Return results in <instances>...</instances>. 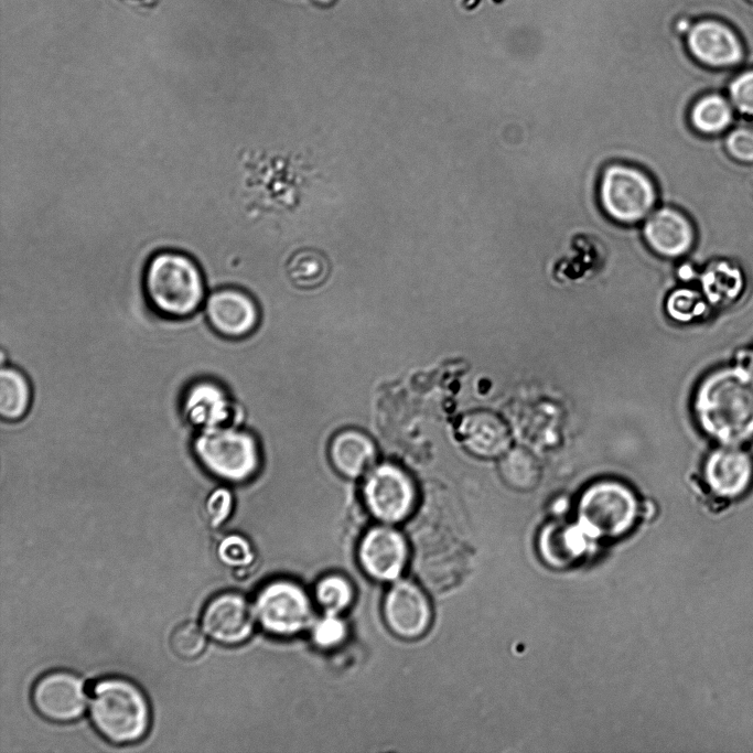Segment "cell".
I'll return each mask as SVG.
<instances>
[{"mask_svg":"<svg viewBox=\"0 0 753 753\" xmlns=\"http://www.w3.org/2000/svg\"><path fill=\"white\" fill-rule=\"evenodd\" d=\"M693 411L700 429L718 444L740 445L753 439V369L741 364L720 367L700 381Z\"/></svg>","mask_w":753,"mask_h":753,"instance_id":"cell-1","label":"cell"},{"mask_svg":"<svg viewBox=\"0 0 753 753\" xmlns=\"http://www.w3.org/2000/svg\"><path fill=\"white\" fill-rule=\"evenodd\" d=\"M142 288L151 309L170 320L194 315L206 299L204 276L189 255L160 250L148 260Z\"/></svg>","mask_w":753,"mask_h":753,"instance_id":"cell-2","label":"cell"},{"mask_svg":"<svg viewBox=\"0 0 753 753\" xmlns=\"http://www.w3.org/2000/svg\"><path fill=\"white\" fill-rule=\"evenodd\" d=\"M88 713L99 735L116 745L139 742L151 725V707L144 691L135 681L119 676L94 684Z\"/></svg>","mask_w":753,"mask_h":753,"instance_id":"cell-3","label":"cell"},{"mask_svg":"<svg viewBox=\"0 0 753 753\" xmlns=\"http://www.w3.org/2000/svg\"><path fill=\"white\" fill-rule=\"evenodd\" d=\"M599 204L622 225H639L659 202L657 184L644 168L625 161L606 163L598 182Z\"/></svg>","mask_w":753,"mask_h":753,"instance_id":"cell-4","label":"cell"},{"mask_svg":"<svg viewBox=\"0 0 753 753\" xmlns=\"http://www.w3.org/2000/svg\"><path fill=\"white\" fill-rule=\"evenodd\" d=\"M192 450L207 474L227 483L247 481L259 463L255 439L234 424L197 431Z\"/></svg>","mask_w":753,"mask_h":753,"instance_id":"cell-5","label":"cell"},{"mask_svg":"<svg viewBox=\"0 0 753 753\" xmlns=\"http://www.w3.org/2000/svg\"><path fill=\"white\" fill-rule=\"evenodd\" d=\"M257 622L269 633L293 635L312 622V604L297 583L277 580L259 590L254 602Z\"/></svg>","mask_w":753,"mask_h":753,"instance_id":"cell-6","label":"cell"},{"mask_svg":"<svg viewBox=\"0 0 753 753\" xmlns=\"http://www.w3.org/2000/svg\"><path fill=\"white\" fill-rule=\"evenodd\" d=\"M636 499L625 485L603 481L590 486L579 503L581 523L591 534L615 536L633 524Z\"/></svg>","mask_w":753,"mask_h":753,"instance_id":"cell-7","label":"cell"},{"mask_svg":"<svg viewBox=\"0 0 753 753\" xmlns=\"http://www.w3.org/2000/svg\"><path fill=\"white\" fill-rule=\"evenodd\" d=\"M703 477L718 513L751 490L753 459L740 445L719 444L704 462Z\"/></svg>","mask_w":753,"mask_h":753,"instance_id":"cell-8","label":"cell"},{"mask_svg":"<svg viewBox=\"0 0 753 753\" xmlns=\"http://www.w3.org/2000/svg\"><path fill=\"white\" fill-rule=\"evenodd\" d=\"M31 700L44 719L65 723L79 719L87 707L85 681L75 673L55 669L42 675L34 684Z\"/></svg>","mask_w":753,"mask_h":753,"instance_id":"cell-9","label":"cell"},{"mask_svg":"<svg viewBox=\"0 0 753 753\" xmlns=\"http://www.w3.org/2000/svg\"><path fill=\"white\" fill-rule=\"evenodd\" d=\"M684 37L689 55L709 67L740 64L746 53L739 33L729 23L713 17L695 21Z\"/></svg>","mask_w":753,"mask_h":753,"instance_id":"cell-10","label":"cell"},{"mask_svg":"<svg viewBox=\"0 0 753 753\" xmlns=\"http://www.w3.org/2000/svg\"><path fill=\"white\" fill-rule=\"evenodd\" d=\"M364 498L370 513L384 523L402 520L415 503V487L408 475L391 464L373 469L364 483Z\"/></svg>","mask_w":753,"mask_h":753,"instance_id":"cell-11","label":"cell"},{"mask_svg":"<svg viewBox=\"0 0 753 753\" xmlns=\"http://www.w3.org/2000/svg\"><path fill=\"white\" fill-rule=\"evenodd\" d=\"M256 621L254 605L235 591H224L211 598L201 615L204 633L227 646L244 643L251 635Z\"/></svg>","mask_w":753,"mask_h":753,"instance_id":"cell-12","label":"cell"},{"mask_svg":"<svg viewBox=\"0 0 753 753\" xmlns=\"http://www.w3.org/2000/svg\"><path fill=\"white\" fill-rule=\"evenodd\" d=\"M209 326L219 335L238 338L249 334L258 321L252 298L237 288H219L211 292L203 304Z\"/></svg>","mask_w":753,"mask_h":753,"instance_id":"cell-13","label":"cell"},{"mask_svg":"<svg viewBox=\"0 0 753 753\" xmlns=\"http://www.w3.org/2000/svg\"><path fill=\"white\" fill-rule=\"evenodd\" d=\"M641 228L648 248L666 259L682 257L693 244L695 233L690 220L673 205L656 207Z\"/></svg>","mask_w":753,"mask_h":753,"instance_id":"cell-14","label":"cell"},{"mask_svg":"<svg viewBox=\"0 0 753 753\" xmlns=\"http://www.w3.org/2000/svg\"><path fill=\"white\" fill-rule=\"evenodd\" d=\"M384 614L390 630L404 638L420 636L431 621V609L426 594L408 580H398L388 590Z\"/></svg>","mask_w":753,"mask_h":753,"instance_id":"cell-15","label":"cell"},{"mask_svg":"<svg viewBox=\"0 0 753 753\" xmlns=\"http://www.w3.org/2000/svg\"><path fill=\"white\" fill-rule=\"evenodd\" d=\"M182 417L197 431L233 424L235 408L226 390L212 379H200L185 389Z\"/></svg>","mask_w":753,"mask_h":753,"instance_id":"cell-16","label":"cell"},{"mask_svg":"<svg viewBox=\"0 0 753 753\" xmlns=\"http://www.w3.org/2000/svg\"><path fill=\"white\" fill-rule=\"evenodd\" d=\"M363 569L378 580H396L407 560V544L397 530L380 526L372 528L359 545Z\"/></svg>","mask_w":753,"mask_h":753,"instance_id":"cell-17","label":"cell"},{"mask_svg":"<svg viewBox=\"0 0 753 753\" xmlns=\"http://www.w3.org/2000/svg\"><path fill=\"white\" fill-rule=\"evenodd\" d=\"M460 432L466 448L483 458L502 456L509 450L510 435L504 421L488 411L465 416Z\"/></svg>","mask_w":753,"mask_h":753,"instance_id":"cell-18","label":"cell"},{"mask_svg":"<svg viewBox=\"0 0 753 753\" xmlns=\"http://www.w3.org/2000/svg\"><path fill=\"white\" fill-rule=\"evenodd\" d=\"M334 466L348 477L362 475L375 459L373 442L358 431H344L337 434L330 448Z\"/></svg>","mask_w":753,"mask_h":753,"instance_id":"cell-19","label":"cell"},{"mask_svg":"<svg viewBox=\"0 0 753 753\" xmlns=\"http://www.w3.org/2000/svg\"><path fill=\"white\" fill-rule=\"evenodd\" d=\"M32 402V388L26 376L11 365H1L0 415L3 420L18 421L26 416Z\"/></svg>","mask_w":753,"mask_h":753,"instance_id":"cell-20","label":"cell"},{"mask_svg":"<svg viewBox=\"0 0 753 753\" xmlns=\"http://www.w3.org/2000/svg\"><path fill=\"white\" fill-rule=\"evenodd\" d=\"M700 281L708 303L716 306L734 302L743 288L741 272L725 262L711 265L701 275Z\"/></svg>","mask_w":753,"mask_h":753,"instance_id":"cell-21","label":"cell"},{"mask_svg":"<svg viewBox=\"0 0 753 753\" xmlns=\"http://www.w3.org/2000/svg\"><path fill=\"white\" fill-rule=\"evenodd\" d=\"M287 273L291 282L303 289L322 284L329 277L330 263L324 254L316 249L297 250L287 262Z\"/></svg>","mask_w":753,"mask_h":753,"instance_id":"cell-22","label":"cell"},{"mask_svg":"<svg viewBox=\"0 0 753 753\" xmlns=\"http://www.w3.org/2000/svg\"><path fill=\"white\" fill-rule=\"evenodd\" d=\"M692 127L703 133H714L725 128L731 120L728 103L717 95L697 100L689 111Z\"/></svg>","mask_w":753,"mask_h":753,"instance_id":"cell-23","label":"cell"},{"mask_svg":"<svg viewBox=\"0 0 753 753\" xmlns=\"http://www.w3.org/2000/svg\"><path fill=\"white\" fill-rule=\"evenodd\" d=\"M501 473L509 484L520 488L535 485L540 476V469L535 456L525 449L508 450L502 455Z\"/></svg>","mask_w":753,"mask_h":753,"instance_id":"cell-24","label":"cell"},{"mask_svg":"<svg viewBox=\"0 0 753 753\" xmlns=\"http://www.w3.org/2000/svg\"><path fill=\"white\" fill-rule=\"evenodd\" d=\"M315 598L325 613L338 614L352 602L353 588L342 575H326L318 582Z\"/></svg>","mask_w":753,"mask_h":753,"instance_id":"cell-25","label":"cell"},{"mask_svg":"<svg viewBox=\"0 0 753 753\" xmlns=\"http://www.w3.org/2000/svg\"><path fill=\"white\" fill-rule=\"evenodd\" d=\"M666 309L673 319L686 323L702 318L708 310V301L703 293L689 288H678L667 297Z\"/></svg>","mask_w":753,"mask_h":753,"instance_id":"cell-26","label":"cell"},{"mask_svg":"<svg viewBox=\"0 0 753 753\" xmlns=\"http://www.w3.org/2000/svg\"><path fill=\"white\" fill-rule=\"evenodd\" d=\"M205 635L197 624L184 622L176 626L170 636L171 649L180 658L194 659L205 649Z\"/></svg>","mask_w":753,"mask_h":753,"instance_id":"cell-27","label":"cell"},{"mask_svg":"<svg viewBox=\"0 0 753 753\" xmlns=\"http://www.w3.org/2000/svg\"><path fill=\"white\" fill-rule=\"evenodd\" d=\"M217 557L224 564L243 569L254 561V551L249 541L240 535L225 536L217 546Z\"/></svg>","mask_w":753,"mask_h":753,"instance_id":"cell-28","label":"cell"},{"mask_svg":"<svg viewBox=\"0 0 753 753\" xmlns=\"http://www.w3.org/2000/svg\"><path fill=\"white\" fill-rule=\"evenodd\" d=\"M234 507L232 492L224 486L209 492L204 501V514L208 525L216 529L222 527L230 517Z\"/></svg>","mask_w":753,"mask_h":753,"instance_id":"cell-29","label":"cell"},{"mask_svg":"<svg viewBox=\"0 0 753 753\" xmlns=\"http://www.w3.org/2000/svg\"><path fill=\"white\" fill-rule=\"evenodd\" d=\"M312 639L320 647H333L340 644L346 635V626L337 614L325 613L312 626Z\"/></svg>","mask_w":753,"mask_h":753,"instance_id":"cell-30","label":"cell"},{"mask_svg":"<svg viewBox=\"0 0 753 753\" xmlns=\"http://www.w3.org/2000/svg\"><path fill=\"white\" fill-rule=\"evenodd\" d=\"M730 95L741 112L753 116V69L741 73L731 82Z\"/></svg>","mask_w":753,"mask_h":753,"instance_id":"cell-31","label":"cell"},{"mask_svg":"<svg viewBox=\"0 0 753 753\" xmlns=\"http://www.w3.org/2000/svg\"><path fill=\"white\" fill-rule=\"evenodd\" d=\"M727 147L731 154L743 161H753V131L738 129L728 137Z\"/></svg>","mask_w":753,"mask_h":753,"instance_id":"cell-32","label":"cell"},{"mask_svg":"<svg viewBox=\"0 0 753 753\" xmlns=\"http://www.w3.org/2000/svg\"><path fill=\"white\" fill-rule=\"evenodd\" d=\"M736 362L753 369V349L743 351L740 355H738Z\"/></svg>","mask_w":753,"mask_h":753,"instance_id":"cell-33","label":"cell"},{"mask_svg":"<svg viewBox=\"0 0 753 753\" xmlns=\"http://www.w3.org/2000/svg\"><path fill=\"white\" fill-rule=\"evenodd\" d=\"M313 1L316 2V3L320 4V6H330V4H332L335 0H313Z\"/></svg>","mask_w":753,"mask_h":753,"instance_id":"cell-34","label":"cell"},{"mask_svg":"<svg viewBox=\"0 0 753 753\" xmlns=\"http://www.w3.org/2000/svg\"><path fill=\"white\" fill-rule=\"evenodd\" d=\"M749 1L753 2V0H749Z\"/></svg>","mask_w":753,"mask_h":753,"instance_id":"cell-35","label":"cell"}]
</instances>
